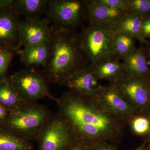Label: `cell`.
Here are the masks:
<instances>
[{
	"label": "cell",
	"mask_w": 150,
	"mask_h": 150,
	"mask_svg": "<svg viewBox=\"0 0 150 150\" xmlns=\"http://www.w3.org/2000/svg\"><path fill=\"white\" fill-rule=\"evenodd\" d=\"M57 99L58 113L77 142L88 147L103 142L115 144L121 141L127 123L103 110L93 97L68 91Z\"/></svg>",
	"instance_id": "1"
},
{
	"label": "cell",
	"mask_w": 150,
	"mask_h": 150,
	"mask_svg": "<svg viewBox=\"0 0 150 150\" xmlns=\"http://www.w3.org/2000/svg\"><path fill=\"white\" fill-rule=\"evenodd\" d=\"M49 54L43 71L50 83L63 86L74 72L89 64L82 48L81 33L51 25Z\"/></svg>",
	"instance_id": "2"
},
{
	"label": "cell",
	"mask_w": 150,
	"mask_h": 150,
	"mask_svg": "<svg viewBox=\"0 0 150 150\" xmlns=\"http://www.w3.org/2000/svg\"><path fill=\"white\" fill-rule=\"evenodd\" d=\"M52 114L44 105L26 103L9 113L0 127L29 142L36 141L40 129Z\"/></svg>",
	"instance_id": "3"
},
{
	"label": "cell",
	"mask_w": 150,
	"mask_h": 150,
	"mask_svg": "<svg viewBox=\"0 0 150 150\" xmlns=\"http://www.w3.org/2000/svg\"><path fill=\"white\" fill-rule=\"evenodd\" d=\"M8 78L17 94L25 103H36L46 98L57 102L58 99L50 91L48 78L39 66L25 67Z\"/></svg>",
	"instance_id": "4"
},
{
	"label": "cell",
	"mask_w": 150,
	"mask_h": 150,
	"mask_svg": "<svg viewBox=\"0 0 150 150\" xmlns=\"http://www.w3.org/2000/svg\"><path fill=\"white\" fill-rule=\"evenodd\" d=\"M80 33L82 48L93 66L115 57L113 43L116 32L113 26L103 25H83Z\"/></svg>",
	"instance_id": "5"
},
{
	"label": "cell",
	"mask_w": 150,
	"mask_h": 150,
	"mask_svg": "<svg viewBox=\"0 0 150 150\" xmlns=\"http://www.w3.org/2000/svg\"><path fill=\"white\" fill-rule=\"evenodd\" d=\"M88 0H48L46 17L52 24L76 30L87 21Z\"/></svg>",
	"instance_id": "6"
},
{
	"label": "cell",
	"mask_w": 150,
	"mask_h": 150,
	"mask_svg": "<svg viewBox=\"0 0 150 150\" xmlns=\"http://www.w3.org/2000/svg\"><path fill=\"white\" fill-rule=\"evenodd\" d=\"M36 141L38 150H67L77 142L58 112L52 114L42 126Z\"/></svg>",
	"instance_id": "7"
},
{
	"label": "cell",
	"mask_w": 150,
	"mask_h": 150,
	"mask_svg": "<svg viewBox=\"0 0 150 150\" xmlns=\"http://www.w3.org/2000/svg\"><path fill=\"white\" fill-rule=\"evenodd\" d=\"M115 84L135 114H144L150 109V79L124 76Z\"/></svg>",
	"instance_id": "8"
},
{
	"label": "cell",
	"mask_w": 150,
	"mask_h": 150,
	"mask_svg": "<svg viewBox=\"0 0 150 150\" xmlns=\"http://www.w3.org/2000/svg\"><path fill=\"white\" fill-rule=\"evenodd\" d=\"M51 23L47 17H25L20 19L19 44L16 51L22 47L48 43L51 37Z\"/></svg>",
	"instance_id": "9"
},
{
	"label": "cell",
	"mask_w": 150,
	"mask_h": 150,
	"mask_svg": "<svg viewBox=\"0 0 150 150\" xmlns=\"http://www.w3.org/2000/svg\"><path fill=\"white\" fill-rule=\"evenodd\" d=\"M93 97L105 111L128 124L135 113L125 98L118 91L115 83L102 86Z\"/></svg>",
	"instance_id": "10"
},
{
	"label": "cell",
	"mask_w": 150,
	"mask_h": 150,
	"mask_svg": "<svg viewBox=\"0 0 150 150\" xmlns=\"http://www.w3.org/2000/svg\"><path fill=\"white\" fill-rule=\"evenodd\" d=\"M98 81L94 74L93 67L90 64L69 76L63 86L68 88L69 91L74 93L92 97L102 87Z\"/></svg>",
	"instance_id": "11"
},
{
	"label": "cell",
	"mask_w": 150,
	"mask_h": 150,
	"mask_svg": "<svg viewBox=\"0 0 150 150\" xmlns=\"http://www.w3.org/2000/svg\"><path fill=\"white\" fill-rule=\"evenodd\" d=\"M20 17L11 6L0 11V47L17 50Z\"/></svg>",
	"instance_id": "12"
},
{
	"label": "cell",
	"mask_w": 150,
	"mask_h": 150,
	"mask_svg": "<svg viewBox=\"0 0 150 150\" xmlns=\"http://www.w3.org/2000/svg\"><path fill=\"white\" fill-rule=\"evenodd\" d=\"M126 12L118 10L100 2L99 0H88L87 21L88 24L114 26Z\"/></svg>",
	"instance_id": "13"
},
{
	"label": "cell",
	"mask_w": 150,
	"mask_h": 150,
	"mask_svg": "<svg viewBox=\"0 0 150 150\" xmlns=\"http://www.w3.org/2000/svg\"><path fill=\"white\" fill-rule=\"evenodd\" d=\"M123 61L124 76L137 79H150V68L143 46L136 48Z\"/></svg>",
	"instance_id": "14"
},
{
	"label": "cell",
	"mask_w": 150,
	"mask_h": 150,
	"mask_svg": "<svg viewBox=\"0 0 150 150\" xmlns=\"http://www.w3.org/2000/svg\"><path fill=\"white\" fill-rule=\"evenodd\" d=\"M15 53L18 55L21 62L25 67L46 66L49 54L48 43H42L19 49Z\"/></svg>",
	"instance_id": "15"
},
{
	"label": "cell",
	"mask_w": 150,
	"mask_h": 150,
	"mask_svg": "<svg viewBox=\"0 0 150 150\" xmlns=\"http://www.w3.org/2000/svg\"><path fill=\"white\" fill-rule=\"evenodd\" d=\"M93 67L94 74L98 79L107 81L109 83H116L125 75L123 63L115 57Z\"/></svg>",
	"instance_id": "16"
},
{
	"label": "cell",
	"mask_w": 150,
	"mask_h": 150,
	"mask_svg": "<svg viewBox=\"0 0 150 150\" xmlns=\"http://www.w3.org/2000/svg\"><path fill=\"white\" fill-rule=\"evenodd\" d=\"M143 18L139 15L131 12H126L119 22L113 26L117 32L127 33L144 44L148 40H145L142 34V24Z\"/></svg>",
	"instance_id": "17"
},
{
	"label": "cell",
	"mask_w": 150,
	"mask_h": 150,
	"mask_svg": "<svg viewBox=\"0 0 150 150\" xmlns=\"http://www.w3.org/2000/svg\"><path fill=\"white\" fill-rule=\"evenodd\" d=\"M48 0H14L12 8L21 16L41 17L46 14Z\"/></svg>",
	"instance_id": "18"
},
{
	"label": "cell",
	"mask_w": 150,
	"mask_h": 150,
	"mask_svg": "<svg viewBox=\"0 0 150 150\" xmlns=\"http://www.w3.org/2000/svg\"><path fill=\"white\" fill-rule=\"evenodd\" d=\"M0 104L5 107L9 113L26 104L19 97L8 78L0 81Z\"/></svg>",
	"instance_id": "19"
},
{
	"label": "cell",
	"mask_w": 150,
	"mask_h": 150,
	"mask_svg": "<svg viewBox=\"0 0 150 150\" xmlns=\"http://www.w3.org/2000/svg\"><path fill=\"white\" fill-rule=\"evenodd\" d=\"M30 142L0 127V150H33Z\"/></svg>",
	"instance_id": "20"
},
{
	"label": "cell",
	"mask_w": 150,
	"mask_h": 150,
	"mask_svg": "<svg viewBox=\"0 0 150 150\" xmlns=\"http://www.w3.org/2000/svg\"><path fill=\"white\" fill-rule=\"evenodd\" d=\"M136 40L134 37L127 33L116 32L113 43L115 58L123 60L133 53L137 48Z\"/></svg>",
	"instance_id": "21"
},
{
	"label": "cell",
	"mask_w": 150,
	"mask_h": 150,
	"mask_svg": "<svg viewBox=\"0 0 150 150\" xmlns=\"http://www.w3.org/2000/svg\"><path fill=\"white\" fill-rule=\"evenodd\" d=\"M131 131L136 135L144 138L149 132V122L144 114H135L128 123Z\"/></svg>",
	"instance_id": "22"
},
{
	"label": "cell",
	"mask_w": 150,
	"mask_h": 150,
	"mask_svg": "<svg viewBox=\"0 0 150 150\" xmlns=\"http://www.w3.org/2000/svg\"><path fill=\"white\" fill-rule=\"evenodd\" d=\"M129 10L143 18L150 16V0H128Z\"/></svg>",
	"instance_id": "23"
},
{
	"label": "cell",
	"mask_w": 150,
	"mask_h": 150,
	"mask_svg": "<svg viewBox=\"0 0 150 150\" xmlns=\"http://www.w3.org/2000/svg\"><path fill=\"white\" fill-rule=\"evenodd\" d=\"M14 53L12 50L0 47V81L8 78V69Z\"/></svg>",
	"instance_id": "24"
},
{
	"label": "cell",
	"mask_w": 150,
	"mask_h": 150,
	"mask_svg": "<svg viewBox=\"0 0 150 150\" xmlns=\"http://www.w3.org/2000/svg\"><path fill=\"white\" fill-rule=\"evenodd\" d=\"M99 1L112 8L122 11H128V0H99Z\"/></svg>",
	"instance_id": "25"
},
{
	"label": "cell",
	"mask_w": 150,
	"mask_h": 150,
	"mask_svg": "<svg viewBox=\"0 0 150 150\" xmlns=\"http://www.w3.org/2000/svg\"><path fill=\"white\" fill-rule=\"evenodd\" d=\"M87 150H118L115 144L108 142L98 143L88 147Z\"/></svg>",
	"instance_id": "26"
},
{
	"label": "cell",
	"mask_w": 150,
	"mask_h": 150,
	"mask_svg": "<svg viewBox=\"0 0 150 150\" xmlns=\"http://www.w3.org/2000/svg\"><path fill=\"white\" fill-rule=\"evenodd\" d=\"M142 34L145 40H150V16L143 19L142 24Z\"/></svg>",
	"instance_id": "27"
},
{
	"label": "cell",
	"mask_w": 150,
	"mask_h": 150,
	"mask_svg": "<svg viewBox=\"0 0 150 150\" xmlns=\"http://www.w3.org/2000/svg\"><path fill=\"white\" fill-rule=\"evenodd\" d=\"M9 113L7 109L0 104V125L5 120Z\"/></svg>",
	"instance_id": "28"
},
{
	"label": "cell",
	"mask_w": 150,
	"mask_h": 150,
	"mask_svg": "<svg viewBox=\"0 0 150 150\" xmlns=\"http://www.w3.org/2000/svg\"><path fill=\"white\" fill-rule=\"evenodd\" d=\"M143 46L144 49L148 65L150 68V40H148L146 43Z\"/></svg>",
	"instance_id": "29"
},
{
	"label": "cell",
	"mask_w": 150,
	"mask_h": 150,
	"mask_svg": "<svg viewBox=\"0 0 150 150\" xmlns=\"http://www.w3.org/2000/svg\"><path fill=\"white\" fill-rule=\"evenodd\" d=\"M88 147L80 142H77L67 150H87Z\"/></svg>",
	"instance_id": "30"
},
{
	"label": "cell",
	"mask_w": 150,
	"mask_h": 150,
	"mask_svg": "<svg viewBox=\"0 0 150 150\" xmlns=\"http://www.w3.org/2000/svg\"><path fill=\"white\" fill-rule=\"evenodd\" d=\"M14 0H0V11L11 6Z\"/></svg>",
	"instance_id": "31"
},
{
	"label": "cell",
	"mask_w": 150,
	"mask_h": 150,
	"mask_svg": "<svg viewBox=\"0 0 150 150\" xmlns=\"http://www.w3.org/2000/svg\"><path fill=\"white\" fill-rule=\"evenodd\" d=\"M144 114H145L147 117L148 119H149V132H148L146 136L144 138L145 139V142H150V108L147 111H146Z\"/></svg>",
	"instance_id": "32"
},
{
	"label": "cell",
	"mask_w": 150,
	"mask_h": 150,
	"mask_svg": "<svg viewBox=\"0 0 150 150\" xmlns=\"http://www.w3.org/2000/svg\"><path fill=\"white\" fill-rule=\"evenodd\" d=\"M147 142H145L139 146L138 147H137V149H135L134 150H146V144Z\"/></svg>",
	"instance_id": "33"
},
{
	"label": "cell",
	"mask_w": 150,
	"mask_h": 150,
	"mask_svg": "<svg viewBox=\"0 0 150 150\" xmlns=\"http://www.w3.org/2000/svg\"><path fill=\"white\" fill-rule=\"evenodd\" d=\"M146 150H150V142H149V144L147 146H146Z\"/></svg>",
	"instance_id": "34"
}]
</instances>
